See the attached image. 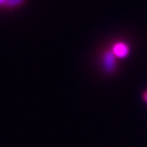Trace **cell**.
<instances>
[{
    "label": "cell",
    "mask_w": 147,
    "mask_h": 147,
    "mask_svg": "<svg viewBox=\"0 0 147 147\" xmlns=\"http://www.w3.org/2000/svg\"><path fill=\"white\" fill-rule=\"evenodd\" d=\"M102 68L107 73H113L117 69V57L112 51H106L102 57Z\"/></svg>",
    "instance_id": "1"
},
{
    "label": "cell",
    "mask_w": 147,
    "mask_h": 147,
    "mask_svg": "<svg viewBox=\"0 0 147 147\" xmlns=\"http://www.w3.org/2000/svg\"><path fill=\"white\" fill-rule=\"evenodd\" d=\"M112 53L116 55L117 58H125L130 53V48L124 42H118L113 45Z\"/></svg>",
    "instance_id": "2"
},
{
    "label": "cell",
    "mask_w": 147,
    "mask_h": 147,
    "mask_svg": "<svg viewBox=\"0 0 147 147\" xmlns=\"http://www.w3.org/2000/svg\"><path fill=\"white\" fill-rule=\"evenodd\" d=\"M23 2H24V0H7L5 7H7V8H14V7L21 5Z\"/></svg>",
    "instance_id": "3"
},
{
    "label": "cell",
    "mask_w": 147,
    "mask_h": 147,
    "mask_svg": "<svg viewBox=\"0 0 147 147\" xmlns=\"http://www.w3.org/2000/svg\"><path fill=\"white\" fill-rule=\"evenodd\" d=\"M143 98H144V100H145V101L147 102V90L145 92V93H144V94H143Z\"/></svg>",
    "instance_id": "4"
},
{
    "label": "cell",
    "mask_w": 147,
    "mask_h": 147,
    "mask_svg": "<svg viewBox=\"0 0 147 147\" xmlns=\"http://www.w3.org/2000/svg\"><path fill=\"white\" fill-rule=\"evenodd\" d=\"M5 1H7V0H0V5H2V7H5Z\"/></svg>",
    "instance_id": "5"
}]
</instances>
